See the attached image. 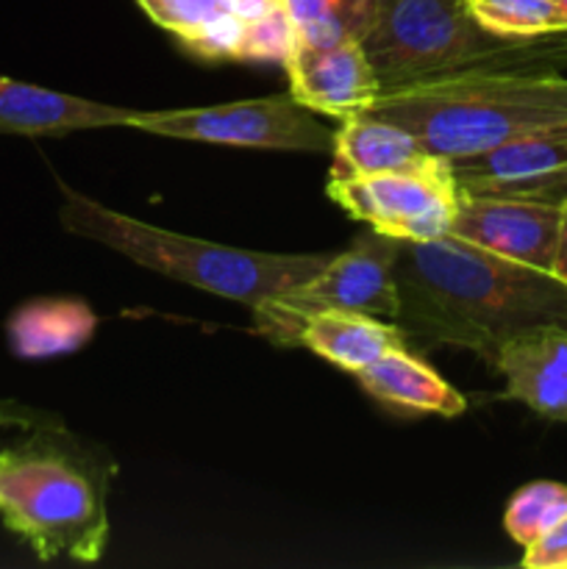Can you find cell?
Here are the masks:
<instances>
[{
    "label": "cell",
    "mask_w": 567,
    "mask_h": 569,
    "mask_svg": "<svg viewBox=\"0 0 567 569\" xmlns=\"http://www.w3.org/2000/svg\"><path fill=\"white\" fill-rule=\"evenodd\" d=\"M395 283V326L406 337L472 350L489 365L517 333L567 326V283L556 272L495 256L456 233L398 242Z\"/></svg>",
    "instance_id": "cell-1"
},
{
    "label": "cell",
    "mask_w": 567,
    "mask_h": 569,
    "mask_svg": "<svg viewBox=\"0 0 567 569\" xmlns=\"http://www.w3.org/2000/svg\"><path fill=\"white\" fill-rule=\"evenodd\" d=\"M367 111L450 161L567 126V78L539 67H481L384 89Z\"/></svg>",
    "instance_id": "cell-2"
},
{
    "label": "cell",
    "mask_w": 567,
    "mask_h": 569,
    "mask_svg": "<svg viewBox=\"0 0 567 569\" xmlns=\"http://www.w3.org/2000/svg\"><path fill=\"white\" fill-rule=\"evenodd\" d=\"M64 189L59 220L72 237L106 244L133 264L256 309L326 267L334 253H261L167 231Z\"/></svg>",
    "instance_id": "cell-3"
},
{
    "label": "cell",
    "mask_w": 567,
    "mask_h": 569,
    "mask_svg": "<svg viewBox=\"0 0 567 569\" xmlns=\"http://www.w3.org/2000/svg\"><path fill=\"white\" fill-rule=\"evenodd\" d=\"M0 520L42 561H98L109 542L103 481L50 428L0 448Z\"/></svg>",
    "instance_id": "cell-4"
},
{
    "label": "cell",
    "mask_w": 567,
    "mask_h": 569,
    "mask_svg": "<svg viewBox=\"0 0 567 569\" xmlns=\"http://www.w3.org/2000/svg\"><path fill=\"white\" fill-rule=\"evenodd\" d=\"M361 44L381 92L481 67H534L550 53L495 37L467 0H372Z\"/></svg>",
    "instance_id": "cell-5"
},
{
    "label": "cell",
    "mask_w": 567,
    "mask_h": 569,
    "mask_svg": "<svg viewBox=\"0 0 567 569\" xmlns=\"http://www.w3.org/2000/svg\"><path fill=\"white\" fill-rule=\"evenodd\" d=\"M398 239L367 231L342 253H334L322 270L253 309L256 331L270 342L300 345V328L317 311L348 309L392 320L398 315L395 283Z\"/></svg>",
    "instance_id": "cell-6"
},
{
    "label": "cell",
    "mask_w": 567,
    "mask_h": 569,
    "mask_svg": "<svg viewBox=\"0 0 567 569\" xmlns=\"http://www.w3.org/2000/svg\"><path fill=\"white\" fill-rule=\"evenodd\" d=\"M126 126L156 133V137L189 139V142L298 150V153H328L334 150V137H337V131L322 126L315 111L306 109L292 92L195 106V109H131Z\"/></svg>",
    "instance_id": "cell-7"
},
{
    "label": "cell",
    "mask_w": 567,
    "mask_h": 569,
    "mask_svg": "<svg viewBox=\"0 0 567 569\" xmlns=\"http://www.w3.org/2000/svg\"><path fill=\"white\" fill-rule=\"evenodd\" d=\"M328 198L354 220L398 242H434L448 237L456 217L459 183L448 159L376 176L331 178Z\"/></svg>",
    "instance_id": "cell-8"
},
{
    "label": "cell",
    "mask_w": 567,
    "mask_h": 569,
    "mask_svg": "<svg viewBox=\"0 0 567 569\" xmlns=\"http://www.w3.org/2000/svg\"><path fill=\"white\" fill-rule=\"evenodd\" d=\"M465 192L567 203V126L511 139L484 153L450 159Z\"/></svg>",
    "instance_id": "cell-9"
},
{
    "label": "cell",
    "mask_w": 567,
    "mask_h": 569,
    "mask_svg": "<svg viewBox=\"0 0 567 569\" xmlns=\"http://www.w3.org/2000/svg\"><path fill=\"white\" fill-rule=\"evenodd\" d=\"M450 233L495 256L554 272L561 206L459 189Z\"/></svg>",
    "instance_id": "cell-10"
},
{
    "label": "cell",
    "mask_w": 567,
    "mask_h": 569,
    "mask_svg": "<svg viewBox=\"0 0 567 569\" xmlns=\"http://www.w3.org/2000/svg\"><path fill=\"white\" fill-rule=\"evenodd\" d=\"M284 67L289 72V92L306 109L339 120L367 111L381 94V81L367 59L361 39H348L328 48L295 42Z\"/></svg>",
    "instance_id": "cell-11"
},
{
    "label": "cell",
    "mask_w": 567,
    "mask_h": 569,
    "mask_svg": "<svg viewBox=\"0 0 567 569\" xmlns=\"http://www.w3.org/2000/svg\"><path fill=\"white\" fill-rule=\"evenodd\" d=\"M506 398L539 417L567 422V326H537L511 337L495 356Z\"/></svg>",
    "instance_id": "cell-12"
},
{
    "label": "cell",
    "mask_w": 567,
    "mask_h": 569,
    "mask_svg": "<svg viewBox=\"0 0 567 569\" xmlns=\"http://www.w3.org/2000/svg\"><path fill=\"white\" fill-rule=\"evenodd\" d=\"M131 109L100 100L53 92L37 83L0 76V133L17 137H67L92 128L126 126Z\"/></svg>",
    "instance_id": "cell-13"
},
{
    "label": "cell",
    "mask_w": 567,
    "mask_h": 569,
    "mask_svg": "<svg viewBox=\"0 0 567 569\" xmlns=\"http://www.w3.org/2000/svg\"><path fill=\"white\" fill-rule=\"evenodd\" d=\"M331 153V178L411 170L437 159L404 126L370 111L342 120Z\"/></svg>",
    "instance_id": "cell-14"
},
{
    "label": "cell",
    "mask_w": 567,
    "mask_h": 569,
    "mask_svg": "<svg viewBox=\"0 0 567 569\" xmlns=\"http://www.w3.org/2000/svg\"><path fill=\"white\" fill-rule=\"evenodd\" d=\"M300 345L345 372H359L395 348H404L406 333L384 317L365 311H317L300 328Z\"/></svg>",
    "instance_id": "cell-15"
},
{
    "label": "cell",
    "mask_w": 567,
    "mask_h": 569,
    "mask_svg": "<svg viewBox=\"0 0 567 569\" xmlns=\"http://www.w3.org/2000/svg\"><path fill=\"white\" fill-rule=\"evenodd\" d=\"M356 381L376 400L404 411H426L439 417L465 415L467 403L445 378H439L426 361L404 348H395L356 372Z\"/></svg>",
    "instance_id": "cell-16"
},
{
    "label": "cell",
    "mask_w": 567,
    "mask_h": 569,
    "mask_svg": "<svg viewBox=\"0 0 567 569\" xmlns=\"http://www.w3.org/2000/svg\"><path fill=\"white\" fill-rule=\"evenodd\" d=\"M98 317L83 300L42 298L20 306L9 317V345L22 359L72 353L92 339Z\"/></svg>",
    "instance_id": "cell-17"
},
{
    "label": "cell",
    "mask_w": 567,
    "mask_h": 569,
    "mask_svg": "<svg viewBox=\"0 0 567 569\" xmlns=\"http://www.w3.org/2000/svg\"><path fill=\"white\" fill-rule=\"evenodd\" d=\"M372 0H284L295 26V42L309 48L361 39Z\"/></svg>",
    "instance_id": "cell-18"
},
{
    "label": "cell",
    "mask_w": 567,
    "mask_h": 569,
    "mask_svg": "<svg viewBox=\"0 0 567 569\" xmlns=\"http://www.w3.org/2000/svg\"><path fill=\"white\" fill-rule=\"evenodd\" d=\"M472 17L495 37L537 42L567 33V11L556 0H467Z\"/></svg>",
    "instance_id": "cell-19"
},
{
    "label": "cell",
    "mask_w": 567,
    "mask_h": 569,
    "mask_svg": "<svg viewBox=\"0 0 567 569\" xmlns=\"http://www.w3.org/2000/svg\"><path fill=\"white\" fill-rule=\"evenodd\" d=\"M567 517V487L556 481H534L511 495L504 511V528L517 545H531L548 528Z\"/></svg>",
    "instance_id": "cell-20"
},
{
    "label": "cell",
    "mask_w": 567,
    "mask_h": 569,
    "mask_svg": "<svg viewBox=\"0 0 567 569\" xmlns=\"http://www.w3.org/2000/svg\"><path fill=\"white\" fill-rule=\"evenodd\" d=\"M145 14L181 42L233 14V0H137Z\"/></svg>",
    "instance_id": "cell-21"
},
{
    "label": "cell",
    "mask_w": 567,
    "mask_h": 569,
    "mask_svg": "<svg viewBox=\"0 0 567 569\" xmlns=\"http://www.w3.org/2000/svg\"><path fill=\"white\" fill-rule=\"evenodd\" d=\"M295 48V26L284 0L256 20H245L242 61H276L287 64Z\"/></svg>",
    "instance_id": "cell-22"
},
{
    "label": "cell",
    "mask_w": 567,
    "mask_h": 569,
    "mask_svg": "<svg viewBox=\"0 0 567 569\" xmlns=\"http://www.w3.org/2000/svg\"><path fill=\"white\" fill-rule=\"evenodd\" d=\"M520 565L526 569H567V517L526 545Z\"/></svg>",
    "instance_id": "cell-23"
},
{
    "label": "cell",
    "mask_w": 567,
    "mask_h": 569,
    "mask_svg": "<svg viewBox=\"0 0 567 569\" xmlns=\"http://www.w3.org/2000/svg\"><path fill=\"white\" fill-rule=\"evenodd\" d=\"M56 426L53 417H44L39 411L22 409V406L0 400V433L3 431H37V428Z\"/></svg>",
    "instance_id": "cell-24"
},
{
    "label": "cell",
    "mask_w": 567,
    "mask_h": 569,
    "mask_svg": "<svg viewBox=\"0 0 567 569\" xmlns=\"http://www.w3.org/2000/svg\"><path fill=\"white\" fill-rule=\"evenodd\" d=\"M556 276L567 283V203L561 206V233H559V253H556Z\"/></svg>",
    "instance_id": "cell-25"
},
{
    "label": "cell",
    "mask_w": 567,
    "mask_h": 569,
    "mask_svg": "<svg viewBox=\"0 0 567 569\" xmlns=\"http://www.w3.org/2000/svg\"><path fill=\"white\" fill-rule=\"evenodd\" d=\"M556 3H559V6H561V9H565V11H567V0H556Z\"/></svg>",
    "instance_id": "cell-26"
}]
</instances>
